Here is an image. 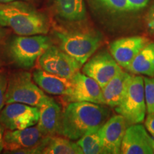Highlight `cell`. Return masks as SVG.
<instances>
[{
    "label": "cell",
    "mask_w": 154,
    "mask_h": 154,
    "mask_svg": "<svg viewBox=\"0 0 154 154\" xmlns=\"http://www.w3.org/2000/svg\"><path fill=\"white\" fill-rule=\"evenodd\" d=\"M107 9L113 11H129L127 0H99Z\"/></svg>",
    "instance_id": "obj_23"
},
{
    "label": "cell",
    "mask_w": 154,
    "mask_h": 154,
    "mask_svg": "<svg viewBox=\"0 0 154 154\" xmlns=\"http://www.w3.org/2000/svg\"><path fill=\"white\" fill-rule=\"evenodd\" d=\"M49 96L36 84L31 73L19 72L9 77L6 92V103H21L39 107Z\"/></svg>",
    "instance_id": "obj_5"
},
{
    "label": "cell",
    "mask_w": 154,
    "mask_h": 154,
    "mask_svg": "<svg viewBox=\"0 0 154 154\" xmlns=\"http://www.w3.org/2000/svg\"><path fill=\"white\" fill-rule=\"evenodd\" d=\"M153 151H154V146H153Z\"/></svg>",
    "instance_id": "obj_32"
},
{
    "label": "cell",
    "mask_w": 154,
    "mask_h": 154,
    "mask_svg": "<svg viewBox=\"0 0 154 154\" xmlns=\"http://www.w3.org/2000/svg\"><path fill=\"white\" fill-rule=\"evenodd\" d=\"M41 153L43 154H84L80 146L66 137L47 136L44 142Z\"/></svg>",
    "instance_id": "obj_20"
},
{
    "label": "cell",
    "mask_w": 154,
    "mask_h": 154,
    "mask_svg": "<svg viewBox=\"0 0 154 154\" xmlns=\"http://www.w3.org/2000/svg\"><path fill=\"white\" fill-rule=\"evenodd\" d=\"M38 64L43 70L71 79L79 72L82 64L59 47L51 45L38 59Z\"/></svg>",
    "instance_id": "obj_8"
},
{
    "label": "cell",
    "mask_w": 154,
    "mask_h": 154,
    "mask_svg": "<svg viewBox=\"0 0 154 154\" xmlns=\"http://www.w3.org/2000/svg\"><path fill=\"white\" fill-rule=\"evenodd\" d=\"M149 0H127L130 10H138L146 7Z\"/></svg>",
    "instance_id": "obj_25"
},
{
    "label": "cell",
    "mask_w": 154,
    "mask_h": 154,
    "mask_svg": "<svg viewBox=\"0 0 154 154\" xmlns=\"http://www.w3.org/2000/svg\"><path fill=\"white\" fill-rule=\"evenodd\" d=\"M126 121L123 116L115 115L100 128L104 153H121L123 138L126 131Z\"/></svg>",
    "instance_id": "obj_13"
},
{
    "label": "cell",
    "mask_w": 154,
    "mask_h": 154,
    "mask_svg": "<svg viewBox=\"0 0 154 154\" xmlns=\"http://www.w3.org/2000/svg\"><path fill=\"white\" fill-rule=\"evenodd\" d=\"M144 92L146 105V111L148 113L154 112V76L143 78Z\"/></svg>",
    "instance_id": "obj_22"
},
{
    "label": "cell",
    "mask_w": 154,
    "mask_h": 154,
    "mask_svg": "<svg viewBox=\"0 0 154 154\" xmlns=\"http://www.w3.org/2000/svg\"><path fill=\"white\" fill-rule=\"evenodd\" d=\"M4 126L0 123V153L4 149Z\"/></svg>",
    "instance_id": "obj_28"
},
{
    "label": "cell",
    "mask_w": 154,
    "mask_h": 154,
    "mask_svg": "<svg viewBox=\"0 0 154 154\" xmlns=\"http://www.w3.org/2000/svg\"><path fill=\"white\" fill-rule=\"evenodd\" d=\"M146 24L152 34H154V5L150 7L146 17Z\"/></svg>",
    "instance_id": "obj_26"
},
{
    "label": "cell",
    "mask_w": 154,
    "mask_h": 154,
    "mask_svg": "<svg viewBox=\"0 0 154 154\" xmlns=\"http://www.w3.org/2000/svg\"><path fill=\"white\" fill-rule=\"evenodd\" d=\"M38 107L21 103H7L0 111V123L8 130L24 129L37 124Z\"/></svg>",
    "instance_id": "obj_9"
},
{
    "label": "cell",
    "mask_w": 154,
    "mask_h": 154,
    "mask_svg": "<svg viewBox=\"0 0 154 154\" xmlns=\"http://www.w3.org/2000/svg\"><path fill=\"white\" fill-rule=\"evenodd\" d=\"M132 75L124 72L122 69L103 86L102 89L105 104L111 107H116L124 97Z\"/></svg>",
    "instance_id": "obj_17"
},
{
    "label": "cell",
    "mask_w": 154,
    "mask_h": 154,
    "mask_svg": "<svg viewBox=\"0 0 154 154\" xmlns=\"http://www.w3.org/2000/svg\"><path fill=\"white\" fill-rule=\"evenodd\" d=\"M145 126L154 138V112L148 113L145 121Z\"/></svg>",
    "instance_id": "obj_27"
},
{
    "label": "cell",
    "mask_w": 154,
    "mask_h": 154,
    "mask_svg": "<svg viewBox=\"0 0 154 154\" xmlns=\"http://www.w3.org/2000/svg\"><path fill=\"white\" fill-rule=\"evenodd\" d=\"M54 36L59 47L82 64L88 61L101 44V36L93 32L57 29Z\"/></svg>",
    "instance_id": "obj_4"
},
{
    "label": "cell",
    "mask_w": 154,
    "mask_h": 154,
    "mask_svg": "<svg viewBox=\"0 0 154 154\" xmlns=\"http://www.w3.org/2000/svg\"><path fill=\"white\" fill-rule=\"evenodd\" d=\"M0 26L19 36L47 34L49 22L44 13L24 1L0 4Z\"/></svg>",
    "instance_id": "obj_2"
},
{
    "label": "cell",
    "mask_w": 154,
    "mask_h": 154,
    "mask_svg": "<svg viewBox=\"0 0 154 154\" xmlns=\"http://www.w3.org/2000/svg\"><path fill=\"white\" fill-rule=\"evenodd\" d=\"M127 71L132 74L154 76V42L148 43L136 56Z\"/></svg>",
    "instance_id": "obj_19"
},
{
    "label": "cell",
    "mask_w": 154,
    "mask_h": 154,
    "mask_svg": "<svg viewBox=\"0 0 154 154\" xmlns=\"http://www.w3.org/2000/svg\"><path fill=\"white\" fill-rule=\"evenodd\" d=\"M39 118L36 126L44 136H53L58 134L61 117V107L49 96L38 107Z\"/></svg>",
    "instance_id": "obj_15"
},
{
    "label": "cell",
    "mask_w": 154,
    "mask_h": 154,
    "mask_svg": "<svg viewBox=\"0 0 154 154\" xmlns=\"http://www.w3.org/2000/svg\"><path fill=\"white\" fill-rule=\"evenodd\" d=\"M8 79L5 74H0V111L2 110L6 103V92H7Z\"/></svg>",
    "instance_id": "obj_24"
},
{
    "label": "cell",
    "mask_w": 154,
    "mask_h": 154,
    "mask_svg": "<svg viewBox=\"0 0 154 154\" xmlns=\"http://www.w3.org/2000/svg\"><path fill=\"white\" fill-rule=\"evenodd\" d=\"M5 32H4V31L2 29V28L0 27V42H1L2 40L5 38Z\"/></svg>",
    "instance_id": "obj_30"
},
{
    "label": "cell",
    "mask_w": 154,
    "mask_h": 154,
    "mask_svg": "<svg viewBox=\"0 0 154 154\" xmlns=\"http://www.w3.org/2000/svg\"><path fill=\"white\" fill-rule=\"evenodd\" d=\"M154 138L143 125L132 124L126 128L121 147L123 154H153Z\"/></svg>",
    "instance_id": "obj_12"
},
{
    "label": "cell",
    "mask_w": 154,
    "mask_h": 154,
    "mask_svg": "<svg viewBox=\"0 0 154 154\" xmlns=\"http://www.w3.org/2000/svg\"><path fill=\"white\" fill-rule=\"evenodd\" d=\"M106 106L86 101L70 102L62 111L58 135L79 140L91 131L99 129L109 119Z\"/></svg>",
    "instance_id": "obj_1"
},
{
    "label": "cell",
    "mask_w": 154,
    "mask_h": 154,
    "mask_svg": "<svg viewBox=\"0 0 154 154\" xmlns=\"http://www.w3.org/2000/svg\"><path fill=\"white\" fill-rule=\"evenodd\" d=\"M149 42L147 38L140 36L119 38L111 44L110 54L119 66L127 69Z\"/></svg>",
    "instance_id": "obj_14"
},
{
    "label": "cell",
    "mask_w": 154,
    "mask_h": 154,
    "mask_svg": "<svg viewBox=\"0 0 154 154\" xmlns=\"http://www.w3.org/2000/svg\"><path fill=\"white\" fill-rule=\"evenodd\" d=\"M0 66H1V62H0Z\"/></svg>",
    "instance_id": "obj_31"
},
{
    "label": "cell",
    "mask_w": 154,
    "mask_h": 154,
    "mask_svg": "<svg viewBox=\"0 0 154 154\" xmlns=\"http://www.w3.org/2000/svg\"><path fill=\"white\" fill-rule=\"evenodd\" d=\"M51 45V39L45 34L19 36L9 43L7 54L17 67L29 69L34 66L36 61Z\"/></svg>",
    "instance_id": "obj_3"
},
{
    "label": "cell",
    "mask_w": 154,
    "mask_h": 154,
    "mask_svg": "<svg viewBox=\"0 0 154 154\" xmlns=\"http://www.w3.org/2000/svg\"><path fill=\"white\" fill-rule=\"evenodd\" d=\"M72 89L69 95L65 96V101L70 102L86 101L106 105L102 89L99 84L91 77L77 72L72 79Z\"/></svg>",
    "instance_id": "obj_10"
},
{
    "label": "cell",
    "mask_w": 154,
    "mask_h": 154,
    "mask_svg": "<svg viewBox=\"0 0 154 154\" xmlns=\"http://www.w3.org/2000/svg\"><path fill=\"white\" fill-rule=\"evenodd\" d=\"M53 9L58 17L69 22H81L86 16L84 0H53Z\"/></svg>",
    "instance_id": "obj_18"
},
{
    "label": "cell",
    "mask_w": 154,
    "mask_h": 154,
    "mask_svg": "<svg viewBox=\"0 0 154 154\" xmlns=\"http://www.w3.org/2000/svg\"><path fill=\"white\" fill-rule=\"evenodd\" d=\"M99 129L89 131L79 138L76 142L77 144L80 146L84 153H104Z\"/></svg>",
    "instance_id": "obj_21"
},
{
    "label": "cell",
    "mask_w": 154,
    "mask_h": 154,
    "mask_svg": "<svg viewBox=\"0 0 154 154\" xmlns=\"http://www.w3.org/2000/svg\"><path fill=\"white\" fill-rule=\"evenodd\" d=\"M33 79L46 93L57 96H67L72 89V81L69 79L37 69L32 74Z\"/></svg>",
    "instance_id": "obj_16"
},
{
    "label": "cell",
    "mask_w": 154,
    "mask_h": 154,
    "mask_svg": "<svg viewBox=\"0 0 154 154\" xmlns=\"http://www.w3.org/2000/svg\"><path fill=\"white\" fill-rule=\"evenodd\" d=\"M116 111L130 124L143 122L146 112L143 77L133 76L124 97L116 107Z\"/></svg>",
    "instance_id": "obj_6"
},
{
    "label": "cell",
    "mask_w": 154,
    "mask_h": 154,
    "mask_svg": "<svg viewBox=\"0 0 154 154\" xmlns=\"http://www.w3.org/2000/svg\"><path fill=\"white\" fill-rule=\"evenodd\" d=\"M45 138L37 126L8 130L4 134V149L11 153H41Z\"/></svg>",
    "instance_id": "obj_7"
},
{
    "label": "cell",
    "mask_w": 154,
    "mask_h": 154,
    "mask_svg": "<svg viewBox=\"0 0 154 154\" xmlns=\"http://www.w3.org/2000/svg\"><path fill=\"white\" fill-rule=\"evenodd\" d=\"M14 1H29V0H0V4H7Z\"/></svg>",
    "instance_id": "obj_29"
},
{
    "label": "cell",
    "mask_w": 154,
    "mask_h": 154,
    "mask_svg": "<svg viewBox=\"0 0 154 154\" xmlns=\"http://www.w3.org/2000/svg\"><path fill=\"white\" fill-rule=\"evenodd\" d=\"M121 69L112 55L103 51L86 61L82 72L95 80L102 88Z\"/></svg>",
    "instance_id": "obj_11"
}]
</instances>
